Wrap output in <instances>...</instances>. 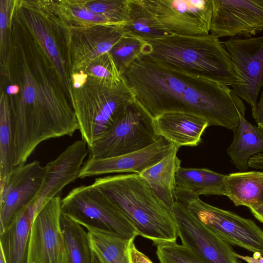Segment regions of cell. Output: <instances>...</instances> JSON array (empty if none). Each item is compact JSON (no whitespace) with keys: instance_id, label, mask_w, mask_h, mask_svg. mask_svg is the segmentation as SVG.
Listing matches in <instances>:
<instances>
[{"instance_id":"d4e9b609","label":"cell","mask_w":263,"mask_h":263,"mask_svg":"<svg viewBox=\"0 0 263 263\" xmlns=\"http://www.w3.org/2000/svg\"><path fill=\"white\" fill-rule=\"evenodd\" d=\"M128 21L124 25L127 35L144 41L170 34L163 28L144 0H128Z\"/></svg>"},{"instance_id":"30bf717a","label":"cell","mask_w":263,"mask_h":263,"mask_svg":"<svg viewBox=\"0 0 263 263\" xmlns=\"http://www.w3.org/2000/svg\"><path fill=\"white\" fill-rule=\"evenodd\" d=\"M125 25L96 24L63 30L70 76L83 71L96 58L109 52L126 34Z\"/></svg>"},{"instance_id":"f1b7e54d","label":"cell","mask_w":263,"mask_h":263,"mask_svg":"<svg viewBox=\"0 0 263 263\" xmlns=\"http://www.w3.org/2000/svg\"><path fill=\"white\" fill-rule=\"evenodd\" d=\"M147 46L146 41L126 34L112 47L109 53L121 76L135 59L146 53Z\"/></svg>"},{"instance_id":"ffe728a7","label":"cell","mask_w":263,"mask_h":263,"mask_svg":"<svg viewBox=\"0 0 263 263\" xmlns=\"http://www.w3.org/2000/svg\"><path fill=\"white\" fill-rule=\"evenodd\" d=\"M178 149H176L139 174L171 211L176 202L175 175L181 167V160L177 156Z\"/></svg>"},{"instance_id":"f546056e","label":"cell","mask_w":263,"mask_h":263,"mask_svg":"<svg viewBox=\"0 0 263 263\" xmlns=\"http://www.w3.org/2000/svg\"><path fill=\"white\" fill-rule=\"evenodd\" d=\"M88 10L103 15L111 23L125 25L127 23L128 0H79Z\"/></svg>"},{"instance_id":"6da1fadb","label":"cell","mask_w":263,"mask_h":263,"mask_svg":"<svg viewBox=\"0 0 263 263\" xmlns=\"http://www.w3.org/2000/svg\"><path fill=\"white\" fill-rule=\"evenodd\" d=\"M121 77L135 101L154 119L166 112L193 114L210 126L234 131L245 117L242 100L228 86L168 67L143 54Z\"/></svg>"},{"instance_id":"cb8c5ba5","label":"cell","mask_w":263,"mask_h":263,"mask_svg":"<svg viewBox=\"0 0 263 263\" xmlns=\"http://www.w3.org/2000/svg\"><path fill=\"white\" fill-rule=\"evenodd\" d=\"M225 196L236 206L250 209L263 204V172L245 171L227 175Z\"/></svg>"},{"instance_id":"ba28073f","label":"cell","mask_w":263,"mask_h":263,"mask_svg":"<svg viewBox=\"0 0 263 263\" xmlns=\"http://www.w3.org/2000/svg\"><path fill=\"white\" fill-rule=\"evenodd\" d=\"M153 119L135 101L104 135L87 145L89 157L108 158L143 149L159 139Z\"/></svg>"},{"instance_id":"e575fe53","label":"cell","mask_w":263,"mask_h":263,"mask_svg":"<svg viewBox=\"0 0 263 263\" xmlns=\"http://www.w3.org/2000/svg\"><path fill=\"white\" fill-rule=\"evenodd\" d=\"M252 112L257 126L263 132V90L260 100Z\"/></svg>"},{"instance_id":"3957f363","label":"cell","mask_w":263,"mask_h":263,"mask_svg":"<svg viewBox=\"0 0 263 263\" xmlns=\"http://www.w3.org/2000/svg\"><path fill=\"white\" fill-rule=\"evenodd\" d=\"M92 184L118 208L138 236L151 240L155 246L176 242L173 212L140 175L107 176L96 178Z\"/></svg>"},{"instance_id":"9c48e42d","label":"cell","mask_w":263,"mask_h":263,"mask_svg":"<svg viewBox=\"0 0 263 263\" xmlns=\"http://www.w3.org/2000/svg\"><path fill=\"white\" fill-rule=\"evenodd\" d=\"M170 34L200 36L210 33L212 0H144Z\"/></svg>"},{"instance_id":"ac0fdd59","label":"cell","mask_w":263,"mask_h":263,"mask_svg":"<svg viewBox=\"0 0 263 263\" xmlns=\"http://www.w3.org/2000/svg\"><path fill=\"white\" fill-rule=\"evenodd\" d=\"M16 5L21 10V15L26 26L51 63L60 83L70 100L72 91L71 76L66 68L65 61L52 29L53 25L32 1H16Z\"/></svg>"},{"instance_id":"7a4b0ae2","label":"cell","mask_w":263,"mask_h":263,"mask_svg":"<svg viewBox=\"0 0 263 263\" xmlns=\"http://www.w3.org/2000/svg\"><path fill=\"white\" fill-rule=\"evenodd\" d=\"M35 53L32 70L23 54L22 93L10 104L14 130L15 166L26 164L39 144L47 140L72 136L79 125L72 107L63 92L46 74L42 66L43 50Z\"/></svg>"},{"instance_id":"83f0119b","label":"cell","mask_w":263,"mask_h":263,"mask_svg":"<svg viewBox=\"0 0 263 263\" xmlns=\"http://www.w3.org/2000/svg\"><path fill=\"white\" fill-rule=\"evenodd\" d=\"M91 248L101 263H130L127 239L109 234L87 231Z\"/></svg>"},{"instance_id":"d6a6232c","label":"cell","mask_w":263,"mask_h":263,"mask_svg":"<svg viewBox=\"0 0 263 263\" xmlns=\"http://www.w3.org/2000/svg\"><path fill=\"white\" fill-rule=\"evenodd\" d=\"M81 71H83L88 76L111 82L119 83L122 80L121 76L109 52L96 58Z\"/></svg>"},{"instance_id":"1f68e13d","label":"cell","mask_w":263,"mask_h":263,"mask_svg":"<svg viewBox=\"0 0 263 263\" xmlns=\"http://www.w3.org/2000/svg\"><path fill=\"white\" fill-rule=\"evenodd\" d=\"M0 3L1 63L4 68L7 69L8 67L12 17L16 1L1 0Z\"/></svg>"},{"instance_id":"4316f807","label":"cell","mask_w":263,"mask_h":263,"mask_svg":"<svg viewBox=\"0 0 263 263\" xmlns=\"http://www.w3.org/2000/svg\"><path fill=\"white\" fill-rule=\"evenodd\" d=\"M61 226L68 263H92L93 251L84 227L61 213Z\"/></svg>"},{"instance_id":"8d00e7d4","label":"cell","mask_w":263,"mask_h":263,"mask_svg":"<svg viewBox=\"0 0 263 263\" xmlns=\"http://www.w3.org/2000/svg\"><path fill=\"white\" fill-rule=\"evenodd\" d=\"M253 216L263 223V204L250 209Z\"/></svg>"},{"instance_id":"f35d334b","label":"cell","mask_w":263,"mask_h":263,"mask_svg":"<svg viewBox=\"0 0 263 263\" xmlns=\"http://www.w3.org/2000/svg\"><path fill=\"white\" fill-rule=\"evenodd\" d=\"M0 263H6L3 254L1 251H0Z\"/></svg>"},{"instance_id":"d6986e66","label":"cell","mask_w":263,"mask_h":263,"mask_svg":"<svg viewBox=\"0 0 263 263\" xmlns=\"http://www.w3.org/2000/svg\"><path fill=\"white\" fill-rule=\"evenodd\" d=\"M156 134L180 147L195 146L201 137L208 121L197 115L182 112H166L153 119Z\"/></svg>"},{"instance_id":"ab89813d","label":"cell","mask_w":263,"mask_h":263,"mask_svg":"<svg viewBox=\"0 0 263 263\" xmlns=\"http://www.w3.org/2000/svg\"><path fill=\"white\" fill-rule=\"evenodd\" d=\"M92 263H101L100 260L97 257L96 255L93 252V261Z\"/></svg>"},{"instance_id":"4dcf8cb0","label":"cell","mask_w":263,"mask_h":263,"mask_svg":"<svg viewBox=\"0 0 263 263\" xmlns=\"http://www.w3.org/2000/svg\"><path fill=\"white\" fill-rule=\"evenodd\" d=\"M156 247V254L160 263H205L183 244L174 242L159 244Z\"/></svg>"},{"instance_id":"484cf974","label":"cell","mask_w":263,"mask_h":263,"mask_svg":"<svg viewBox=\"0 0 263 263\" xmlns=\"http://www.w3.org/2000/svg\"><path fill=\"white\" fill-rule=\"evenodd\" d=\"M14 136L11 106L7 96L2 91L0 98V188L15 166Z\"/></svg>"},{"instance_id":"836d02e7","label":"cell","mask_w":263,"mask_h":263,"mask_svg":"<svg viewBox=\"0 0 263 263\" xmlns=\"http://www.w3.org/2000/svg\"><path fill=\"white\" fill-rule=\"evenodd\" d=\"M133 237L129 247V254L130 263H153L144 253L140 251L136 247Z\"/></svg>"},{"instance_id":"9a60e30c","label":"cell","mask_w":263,"mask_h":263,"mask_svg":"<svg viewBox=\"0 0 263 263\" xmlns=\"http://www.w3.org/2000/svg\"><path fill=\"white\" fill-rule=\"evenodd\" d=\"M210 33L251 37L263 30V0H212Z\"/></svg>"},{"instance_id":"60d3db41","label":"cell","mask_w":263,"mask_h":263,"mask_svg":"<svg viewBox=\"0 0 263 263\" xmlns=\"http://www.w3.org/2000/svg\"><path fill=\"white\" fill-rule=\"evenodd\" d=\"M63 263H68L67 260V259H66V258H65L64 261Z\"/></svg>"},{"instance_id":"7402d4cb","label":"cell","mask_w":263,"mask_h":263,"mask_svg":"<svg viewBox=\"0 0 263 263\" xmlns=\"http://www.w3.org/2000/svg\"><path fill=\"white\" fill-rule=\"evenodd\" d=\"M31 227L26 207L0 232L1 251L6 263H27Z\"/></svg>"},{"instance_id":"2e32d148","label":"cell","mask_w":263,"mask_h":263,"mask_svg":"<svg viewBox=\"0 0 263 263\" xmlns=\"http://www.w3.org/2000/svg\"><path fill=\"white\" fill-rule=\"evenodd\" d=\"M45 173V166L37 160L16 166L12 171L0 189V232L35 198Z\"/></svg>"},{"instance_id":"e0dca14e","label":"cell","mask_w":263,"mask_h":263,"mask_svg":"<svg viewBox=\"0 0 263 263\" xmlns=\"http://www.w3.org/2000/svg\"><path fill=\"white\" fill-rule=\"evenodd\" d=\"M179 147L160 137L152 144L130 153L108 158L89 157L82 167L79 178L112 173L140 174Z\"/></svg>"},{"instance_id":"5bb4252c","label":"cell","mask_w":263,"mask_h":263,"mask_svg":"<svg viewBox=\"0 0 263 263\" xmlns=\"http://www.w3.org/2000/svg\"><path fill=\"white\" fill-rule=\"evenodd\" d=\"M88 154L87 143L82 139L78 140L45 166V173L40 190L27 206L31 224L45 203L53 198L61 197L63 189L79 178L83 160Z\"/></svg>"},{"instance_id":"44dd1931","label":"cell","mask_w":263,"mask_h":263,"mask_svg":"<svg viewBox=\"0 0 263 263\" xmlns=\"http://www.w3.org/2000/svg\"><path fill=\"white\" fill-rule=\"evenodd\" d=\"M226 177L207 168L180 167L175 175L176 192L197 197L225 196Z\"/></svg>"},{"instance_id":"5b68a950","label":"cell","mask_w":263,"mask_h":263,"mask_svg":"<svg viewBox=\"0 0 263 263\" xmlns=\"http://www.w3.org/2000/svg\"><path fill=\"white\" fill-rule=\"evenodd\" d=\"M72 89L70 101L87 145L106 133L135 101L123 79L114 83L87 75L81 87Z\"/></svg>"},{"instance_id":"8fae6325","label":"cell","mask_w":263,"mask_h":263,"mask_svg":"<svg viewBox=\"0 0 263 263\" xmlns=\"http://www.w3.org/2000/svg\"><path fill=\"white\" fill-rule=\"evenodd\" d=\"M222 43L238 78L232 90L251 106L252 111L263 86V36L231 37Z\"/></svg>"},{"instance_id":"7c38bea8","label":"cell","mask_w":263,"mask_h":263,"mask_svg":"<svg viewBox=\"0 0 263 263\" xmlns=\"http://www.w3.org/2000/svg\"><path fill=\"white\" fill-rule=\"evenodd\" d=\"M61 198L49 200L31 227L27 263H63L65 258L61 226Z\"/></svg>"},{"instance_id":"74e56055","label":"cell","mask_w":263,"mask_h":263,"mask_svg":"<svg viewBox=\"0 0 263 263\" xmlns=\"http://www.w3.org/2000/svg\"><path fill=\"white\" fill-rule=\"evenodd\" d=\"M20 90L19 86L16 84L9 85L6 88V93L8 95H15Z\"/></svg>"},{"instance_id":"8992f818","label":"cell","mask_w":263,"mask_h":263,"mask_svg":"<svg viewBox=\"0 0 263 263\" xmlns=\"http://www.w3.org/2000/svg\"><path fill=\"white\" fill-rule=\"evenodd\" d=\"M61 208L62 213L87 231L127 239L138 236L118 208L92 184L73 189L61 199Z\"/></svg>"},{"instance_id":"277c9868","label":"cell","mask_w":263,"mask_h":263,"mask_svg":"<svg viewBox=\"0 0 263 263\" xmlns=\"http://www.w3.org/2000/svg\"><path fill=\"white\" fill-rule=\"evenodd\" d=\"M145 41V54L168 67L228 86L238 80L222 42L211 33L172 34Z\"/></svg>"},{"instance_id":"603a6c76","label":"cell","mask_w":263,"mask_h":263,"mask_svg":"<svg viewBox=\"0 0 263 263\" xmlns=\"http://www.w3.org/2000/svg\"><path fill=\"white\" fill-rule=\"evenodd\" d=\"M239 124L227 152L232 162L242 172L247 170L250 159L263 152V132L239 114Z\"/></svg>"},{"instance_id":"d590c367","label":"cell","mask_w":263,"mask_h":263,"mask_svg":"<svg viewBox=\"0 0 263 263\" xmlns=\"http://www.w3.org/2000/svg\"><path fill=\"white\" fill-rule=\"evenodd\" d=\"M249 167L263 170V152L254 155L248 162Z\"/></svg>"},{"instance_id":"52a82bcc","label":"cell","mask_w":263,"mask_h":263,"mask_svg":"<svg viewBox=\"0 0 263 263\" xmlns=\"http://www.w3.org/2000/svg\"><path fill=\"white\" fill-rule=\"evenodd\" d=\"M176 201L183 204L205 227L232 245L263 254V231L252 220L211 205L199 197L177 193Z\"/></svg>"},{"instance_id":"4fadbf2b","label":"cell","mask_w":263,"mask_h":263,"mask_svg":"<svg viewBox=\"0 0 263 263\" xmlns=\"http://www.w3.org/2000/svg\"><path fill=\"white\" fill-rule=\"evenodd\" d=\"M172 212L182 244L205 263H242L230 244L199 222L183 204L176 201Z\"/></svg>"}]
</instances>
